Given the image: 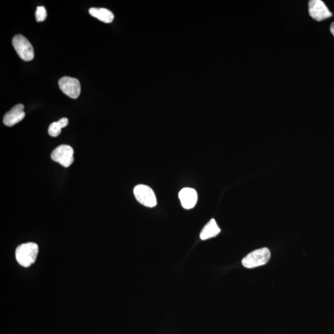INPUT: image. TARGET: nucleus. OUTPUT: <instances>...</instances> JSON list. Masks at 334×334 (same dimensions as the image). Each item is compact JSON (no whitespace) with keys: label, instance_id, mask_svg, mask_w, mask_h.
<instances>
[{"label":"nucleus","instance_id":"1","mask_svg":"<svg viewBox=\"0 0 334 334\" xmlns=\"http://www.w3.org/2000/svg\"><path fill=\"white\" fill-rule=\"evenodd\" d=\"M38 253V245L29 242L18 246L16 249V259L21 266L28 268L35 263Z\"/></svg>","mask_w":334,"mask_h":334},{"label":"nucleus","instance_id":"2","mask_svg":"<svg viewBox=\"0 0 334 334\" xmlns=\"http://www.w3.org/2000/svg\"><path fill=\"white\" fill-rule=\"evenodd\" d=\"M271 258L270 251L267 247L253 251L242 260L245 268L252 269L266 265Z\"/></svg>","mask_w":334,"mask_h":334},{"label":"nucleus","instance_id":"3","mask_svg":"<svg viewBox=\"0 0 334 334\" xmlns=\"http://www.w3.org/2000/svg\"><path fill=\"white\" fill-rule=\"evenodd\" d=\"M12 44L16 53L24 61H30L33 60L34 48L25 37L22 35H16L13 39Z\"/></svg>","mask_w":334,"mask_h":334},{"label":"nucleus","instance_id":"4","mask_svg":"<svg viewBox=\"0 0 334 334\" xmlns=\"http://www.w3.org/2000/svg\"><path fill=\"white\" fill-rule=\"evenodd\" d=\"M134 195L137 201L144 206L153 207L157 205L155 193L152 188L147 185H137L134 188Z\"/></svg>","mask_w":334,"mask_h":334},{"label":"nucleus","instance_id":"5","mask_svg":"<svg viewBox=\"0 0 334 334\" xmlns=\"http://www.w3.org/2000/svg\"><path fill=\"white\" fill-rule=\"evenodd\" d=\"M74 150L68 145H61L54 149L51 158L64 167H69L74 161Z\"/></svg>","mask_w":334,"mask_h":334},{"label":"nucleus","instance_id":"6","mask_svg":"<svg viewBox=\"0 0 334 334\" xmlns=\"http://www.w3.org/2000/svg\"><path fill=\"white\" fill-rule=\"evenodd\" d=\"M59 87L64 94L70 98L76 99L80 94V85L76 78L64 76L58 82Z\"/></svg>","mask_w":334,"mask_h":334},{"label":"nucleus","instance_id":"7","mask_svg":"<svg viewBox=\"0 0 334 334\" xmlns=\"http://www.w3.org/2000/svg\"><path fill=\"white\" fill-rule=\"evenodd\" d=\"M309 14L317 21H322L332 16L324 3L320 0H311L308 4Z\"/></svg>","mask_w":334,"mask_h":334},{"label":"nucleus","instance_id":"8","mask_svg":"<svg viewBox=\"0 0 334 334\" xmlns=\"http://www.w3.org/2000/svg\"><path fill=\"white\" fill-rule=\"evenodd\" d=\"M24 109V106L23 104H18L13 107L4 116L5 125L7 126H13L22 121L26 115Z\"/></svg>","mask_w":334,"mask_h":334},{"label":"nucleus","instance_id":"9","mask_svg":"<svg viewBox=\"0 0 334 334\" xmlns=\"http://www.w3.org/2000/svg\"><path fill=\"white\" fill-rule=\"evenodd\" d=\"M179 198L183 208L191 209L197 203L198 194L193 188H185L180 191Z\"/></svg>","mask_w":334,"mask_h":334},{"label":"nucleus","instance_id":"10","mask_svg":"<svg viewBox=\"0 0 334 334\" xmlns=\"http://www.w3.org/2000/svg\"><path fill=\"white\" fill-rule=\"evenodd\" d=\"M89 12L93 17L98 19L105 23H112L114 20V15L106 8H91Z\"/></svg>","mask_w":334,"mask_h":334},{"label":"nucleus","instance_id":"11","mask_svg":"<svg viewBox=\"0 0 334 334\" xmlns=\"http://www.w3.org/2000/svg\"><path fill=\"white\" fill-rule=\"evenodd\" d=\"M220 229L214 219H211L207 223L200 234V238L202 240H206L213 237L219 235L220 232Z\"/></svg>","mask_w":334,"mask_h":334},{"label":"nucleus","instance_id":"12","mask_svg":"<svg viewBox=\"0 0 334 334\" xmlns=\"http://www.w3.org/2000/svg\"><path fill=\"white\" fill-rule=\"evenodd\" d=\"M61 126L58 122H53L48 128V134L50 136L57 137L60 135L61 132Z\"/></svg>","mask_w":334,"mask_h":334},{"label":"nucleus","instance_id":"13","mask_svg":"<svg viewBox=\"0 0 334 334\" xmlns=\"http://www.w3.org/2000/svg\"><path fill=\"white\" fill-rule=\"evenodd\" d=\"M47 13L44 7L37 8L36 18L37 22H43L47 18Z\"/></svg>","mask_w":334,"mask_h":334},{"label":"nucleus","instance_id":"14","mask_svg":"<svg viewBox=\"0 0 334 334\" xmlns=\"http://www.w3.org/2000/svg\"><path fill=\"white\" fill-rule=\"evenodd\" d=\"M62 128H65L68 125V119L66 118H61L60 120L58 121Z\"/></svg>","mask_w":334,"mask_h":334},{"label":"nucleus","instance_id":"15","mask_svg":"<svg viewBox=\"0 0 334 334\" xmlns=\"http://www.w3.org/2000/svg\"><path fill=\"white\" fill-rule=\"evenodd\" d=\"M330 29L331 33H332L333 36H334V22L332 24H331Z\"/></svg>","mask_w":334,"mask_h":334}]
</instances>
